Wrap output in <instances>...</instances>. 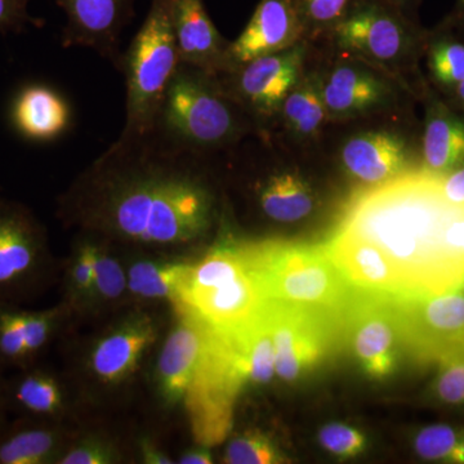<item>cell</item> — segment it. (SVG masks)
Listing matches in <instances>:
<instances>
[{"label":"cell","mask_w":464,"mask_h":464,"mask_svg":"<svg viewBox=\"0 0 464 464\" xmlns=\"http://www.w3.org/2000/svg\"><path fill=\"white\" fill-rule=\"evenodd\" d=\"M200 158L154 130L119 136L58 198V219L121 248L182 255L218 213Z\"/></svg>","instance_id":"cell-1"},{"label":"cell","mask_w":464,"mask_h":464,"mask_svg":"<svg viewBox=\"0 0 464 464\" xmlns=\"http://www.w3.org/2000/svg\"><path fill=\"white\" fill-rule=\"evenodd\" d=\"M432 174L408 177L362 198L343 230L375 244L395 267L402 295L463 289L464 280L442 252L441 232L450 212Z\"/></svg>","instance_id":"cell-2"},{"label":"cell","mask_w":464,"mask_h":464,"mask_svg":"<svg viewBox=\"0 0 464 464\" xmlns=\"http://www.w3.org/2000/svg\"><path fill=\"white\" fill-rule=\"evenodd\" d=\"M246 114L218 74L181 63L168 84L151 130L177 148L203 157L227 148L248 132Z\"/></svg>","instance_id":"cell-3"},{"label":"cell","mask_w":464,"mask_h":464,"mask_svg":"<svg viewBox=\"0 0 464 464\" xmlns=\"http://www.w3.org/2000/svg\"><path fill=\"white\" fill-rule=\"evenodd\" d=\"M266 302L319 311L343 319L353 285L325 246L266 241L240 244Z\"/></svg>","instance_id":"cell-4"},{"label":"cell","mask_w":464,"mask_h":464,"mask_svg":"<svg viewBox=\"0 0 464 464\" xmlns=\"http://www.w3.org/2000/svg\"><path fill=\"white\" fill-rule=\"evenodd\" d=\"M163 316L150 304H130L88 338L76 362V380L90 401L114 398L133 383L164 335Z\"/></svg>","instance_id":"cell-5"},{"label":"cell","mask_w":464,"mask_h":464,"mask_svg":"<svg viewBox=\"0 0 464 464\" xmlns=\"http://www.w3.org/2000/svg\"><path fill=\"white\" fill-rule=\"evenodd\" d=\"M266 304L240 244H219L192 259L179 285L173 310L197 316L215 331L244 328Z\"/></svg>","instance_id":"cell-6"},{"label":"cell","mask_w":464,"mask_h":464,"mask_svg":"<svg viewBox=\"0 0 464 464\" xmlns=\"http://www.w3.org/2000/svg\"><path fill=\"white\" fill-rule=\"evenodd\" d=\"M173 3L152 0L148 16L121 53L118 70L127 87L121 137L140 136L152 130L168 84L181 63L173 27Z\"/></svg>","instance_id":"cell-7"},{"label":"cell","mask_w":464,"mask_h":464,"mask_svg":"<svg viewBox=\"0 0 464 464\" xmlns=\"http://www.w3.org/2000/svg\"><path fill=\"white\" fill-rule=\"evenodd\" d=\"M244 386L231 335L210 328L206 350L183 402L197 444L213 448L228 438L235 404Z\"/></svg>","instance_id":"cell-8"},{"label":"cell","mask_w":464,"mask_h":464,"mask_svg":"<svg viewBox=\"0 0 464 464\" xmlns=\"http://www.w3.org/2000/svg\"><path fill=\"white\" fill-rule=\"evenodd\" d=\"M56 275L44 225L18 201L0 197V306H18Z\"/></svg>","instance_id":"cell-9"},{"label":"cell","mask_w":464,"mask_h":464,"mask_svg":"<svg viewBox=\"0 0 464 464\" xmlns=\"http://www.w3.org/2000/svg\"><path fill=\"white\" fill-rule=\"evenodd\" d=\"M400 338L420 362H436L464 347V288L392 295Z\"/></svg>","instance_id":"cell-10"},{"label":"cell","mask_w":464,"mask_h":464,"mask_svg":"<svg viewBox=\"0 0 464 464\" xmlns=\"http://www.w3.org/2000/svg\"><path fill=\"white\" fill-rule=\"evenodd\" d=\"M276 351V377L297 381L328 355L342 337L341 317L290 304L266 302Z\"/></svg>","instance_id":"cell-11"},{"label":"cell","mask_w":464,"mask_h":464,"mask_svg":"<svg viewBox=\"0 0 464 464\" xmlns=\"http://www.w3.org/2000/svg\"><path fill=\"white\" fill-rule=\"evenodd\" d=\"M342 338L369 377L392 374L402 347L392 295L355 288L344 311Z\"/></svg>","instance_id":"cell-12"},{"label":"cell","mask_w":464,"mask_h":464,"mask_svg":"<svg viewBox=\"0 0 464 464\" xmlns=\"http://www.w3.org/2000/svg\"><path fill=\"white\" fill-rule=\"evenodd\" d=\"M307 47L297 43L288 50L266 54L218 74L232 99L253 118L279 114L284 100L304 74Z\"/></svg>","instance_id":"cell-13"},{"label":"cell","mask_w":464,"mask_h":464,"mask_svg":"<svg viewBox=\"0 0 464 464\" xmlns=\"http://www.w3.org/2000/svg\"><path fill=\"white\" fill-rule=\"evenodd\" d=\"M174 320L161 338L152 387L157 402L167 411L185 402L209 337V326L183 310H173Z\"/></svg>","instance_id":"cell-14"},{"label":"cell","mask_w":464,"mask_h":464,"mask_svg":"<svg viewBox=\"0 0 464 464\" xmlns=\"http://www.w3.org/2000/svg\"><path fill=\"white\" fill-rule=\"evenodd\" d=\"M341 50L378 63H395L411 42L408 24L398 9L377 0H356L350 12L329 30Z\"/></svg>","instance_id":"cell-15"},{"label":"cell","mask_w":464,"mask_h":464,"mask_svg":"<svg viewBox=\"0 0 464 464\" xmlns=\"http://www.w3.org/2000/svg\"><path fill=\"white\" fill-rule=\"evenodd\" d=\"M66 14L61 44L63 48H88L121 63V39L136 14L137 0H56Z\"/></svg>","instance_id":"cell-16"},{"label":"cell","mask_w":464,"mask_h":464,"mask_svg":"<svg viewBox=\"0 0 464 464\" xmlns=\"http://www.w3.org/2000/svg\"><path fill=\"white\" fill-rule=\"evenodd\" d=\"M70 317L63 304L36 311L0 306V366H33Z\"/></svg>","instance_id":"cell-17"},{"label":"cell","mask_w":464,"mask_h":464,"mask_svg":"<svg viewBox=\"0 0 464 464\" xmlns=\"http://www.w3.org/2000/svg\"><path fill=\"white\" fill-rule=\"evenodd\" d=\"M302 34L295 0H261L239 38L228 45V72L255 58L288 50Z\"/></svg>","instance_id":"cell-18"},{"label":"cell","mask_w":464,"mask_h":464,"mask_svg":"<svg viewBox=\"0 0 464 464\" xmlns=\"http://www.w3.org/2000/svg\"><path fill=\"white\" fill-rule=\"evenodd\" d=\"M333 264L353 288L401 295L399 275L387 256L375 244L342 230L325 246Z\"/></svg>","instance_id":"cell-19"},{"label":"cell","mask_w":464,"mask_h":464,"mask_svg":"<svg viewBox=\"0 0 464 464\" xmlns=\"http://www.w3.org/2000/svg\"><path fill=\"white\" fill-rule=\"evenodd\" d=\"M173 27L181 63L215 74L228 72V45L203 0H174Z\"/></svg>","instance_id":"cell-20"},{"label":"cell","mask_w":464,"mask_h":464,"mask_svg":"<svg viewBox=\"0 0 464 464\" xmlns=\"http://www.w3.org/2000/svg\"><path fill=\"white\" fill-rule=\"evenodd\" d=\"M323 94L328 118L343 121L389 105L393 90L386 79L368 69L341 63L324 76Z\"/></svg>","instance_id":"cell-21"},{"label":"cell","mask_w":464,"mask_h":464,"mask_svg":"<svg viewBox=\"0 0 464 464\" xmlns=\"http://www.w3.org/2000/svg\"><path fill=\"white\" fill-rule=\"evenodd\" d=\"M123 252L132 304L150 306L169 304L173 306L192 259L174 253L124 248Z\"/></svg>","instance_id":"cell-22"},{"label":"cell","mask_w":464,"mask_h":464,"mask_svg":"<svg viewBox=\"0 0 464 464\" xmlns=\"http://www.w3.org/2000/svg\"><path fill=\"white\" fill-rule=\"evenodd\" d=\"M408 159L405 140L389 130L356 134L341 150L344 170L366 185H384L398 179Z\"/></svg>","instance_id":"cell-23"},{"label":"cell","mask_w":464,"mask_h":464,"mask_svg":"<svg viewBox=\"0 0 464 464\" xmlns=\"http://www.w3.org/2000/svg\"><path fill=\"white\" fill-rule=\"evenodd\" d=\"M12 123L27 140L50 142L72 127L70 103L60 92L45 84H30L18 92L12 103Z\"/></svg>","instance_id":"cell-24"},{"label":"cell","mask_w":464,"mask_h":464,"mask_svg":"<svg viewBox=\"0 0 464 464\" xmlns=\"http://www.w3.org/2000/svg\"><path fill=\"white\" fill-rule=\"evenodd\" d=\"M75 435L65 422L25 417L0 433V464H57Z\"/></svg>","instance_id":"cell-25"},{"label":"cell","mask_w":464,"mask_h":464,"mask_svg":"<svg viewBox=\"0 0 464 464\" xmlns=\"http://www.w3.org/2000/svg\"><path fill=\"white\" fill-rule=\"evenodd\" d=\"M7 406L26 418L65 422L69 392L60 377L47 369L29 366L5 383Z\"/></svg>","instance_id":"cell-26"},{"label":"cell","mask_w":464,"mask_h":464,"mask_svg":"<svg viewBox=\"0 0 464 464\" xmlns=\"http://www.w3.org/2000/svg\"><path fill=\"white\" fill-rule=\"evenodd\" d=\"M253 195L262 215L279 224H295L315 210V191L297 172L277 170L253 183Z\"/></svg>","instance_id":"cell-27"},{"label":"cell","mask_w":464,"mask_h":464,"mask_svg":"<svg viewBox=\"0 0 464 464\" xmlns=\"http://www.w3.org/2000/svg\"><path fill=\"white\" fill-rule=\"evenodd\" d=\"M93 235V234H91ZM96 277L85 317L111 316L130 306L123 248L96 237Z\"/></svg>","instance_id":"cell-28"},{"label":"cell","mask_w":464,"mask_h":464,"mask_svg":"<svg viewBox=\"0 0 464 464\" xmlns=\"http://www.w3.org/2000/svg\"><path fill=\"white\" fill-rule=\"evenodd\" d=\"M228 334L237 348V362L246 384L264 386L270 383L276 377V351L266 304L253 322Z\"/></svg>","instance_id":"cell-29"},{"label":"cell","mask_w":464,"mask_h":464,"mask_svg":"<svg viewBox=\"0 0 464 464\" xmlns=\"http://www.w3.org/2000/svg\"><path fill=\"white\" fill-rule=\"evenodd\" d=\"M423 158L432 176H444L464 164V121L447 110H432L423 137Z\"/></svg>","instance_id":"cell-30"},{"label":"cell","mask_w":464,"mask_h":464,"mask_svg":"<svg viewBox=\"0 0 464 464\" xmlns=\"http://www.w3.org/2000/svg\"><path fill=\"white\" fill-rule=\"evenodd\" d=\"M324 76L304 74L284 100L279 114L284 127L298 139H313L328 118L323 94Z\"/></svg>","instance_id":"cell-31"},{"label":"cell","mask_w":464,"mask_h":464,"mask_svg":"<svg viewBox=\"0 0 464 464\" xmlns=\"http://www.w3.org/2000/svg\"><path fill=\"white\" fill-rule=\"evenodd\" d=\"M96 277V239L78 232L63 265V304L72 317H85Z\"/></svg>","instance_id":"cell-32"},{"label":"cell","mask_w":464,"mask_h":464,"mask_svg":"<svg viewBox=\"0 0 464 464\" xmlns=\"http://www.w3.org/2000/svg\"><path fill=\"white\" fill-rule=\"evenodd\" d=\"M415 453L432 462L464 464V430L449 424L423 427L414 436Z\"/></svg>","instance_id":"cell-33"},{"label":"cell","mask_w":464,"mask_h":464,"mask_svg":"<svg viewBox=\"0 0 464 464\" xmlns=\"http://www.w3.org/2000/svg\"><path fill=\"white\" fill-rule=\"evenodd\" d=\"M124 460V449L118 440L101 432H76L57 464H118Z\"/></svg>","instance_id":"cell-34"},{"label":"cell","mask_w":464,"mask_h":464,"mask_svg":"<svg viewBox=\"0 0 464 464\" xmlns=\"http://www.w3.org/2000/svg\"><path fill=\"white\" fill-rule=\"evenodd\" d=\"M224 463L282 464L288 458L274 444L273 440L259 430H246L234 436L225 449Z\"/></svg>","instance_id":"cell-35"},{"label":"cell","mask_w":464,"mask_h":464,"mask_svg":"<svg viewBox=\"0 0 464 464\" xmlns=\"http://www.w3.org/2000/svg\"><path fill=\"white\" fill-rule=\"evenodd\" d=\"M304 33L329 32L346 16L356 0H295Z\"/></svg>","instance_id":"cell-36"},{"label":"cell","mask_w":464,"mask_h":464,"mask_svg":"<svg viewBox=\"0 0 464 464\" xmlns=\"http://www.w3.org/2000/svg\"><path fill=\"white\" fill-rule=\"evenodd\" d=\"M433 395L448 405H464V347L438 362Z\"/></svg>","instance_id":"cell-37"},{"label":"cell","mask_w":464,"mask_h":464,"mask_svg":"<svg viewBox=\"0 0 464 464\" xmlns=\"http://www.w3.org/2000/svg\"><path fill=\"white\" fill-rule=\"evenodd\" d=\"M430 69L433 78L445 87H457L464 81V45L441 39L430 51Z\"/></svg>","instance_id":"cell-38"},{"label":"cell","mask_w":464,"mask_h":464,"mask_svg":"<svg viewBox=\"0 0 464 464\" xmlns=\"http://www.w3.org/2000/svg\"><path fill=\"white\" fill-rule=\"evenodd\" d=\"M319 442L328 453L340 459H350L362 454L366 448L364 433L355 427L340 422L325 424L319 431Z\"/></svg>","instance_id":"cell-39"},{"label":"cell","mask_w":464,"mask_h":464,"mask_svg":"<svg viewBox=\"0 0 464 464\" xmlns=\"http://www.w3.org/2000/svg\"><path fill=\"white\" fill-rule=\"evenodd\" d=\"M33 0H0V34L23 33L27 27L41 29L44 20L30 14Z\"/></svg>","instance_id":"cell-40"},{"label":"cell","mask_w":464,"mask_h":464,"mask_svg":"<svg viewBox=\"0 0 464 464\" xmlns=\"http://www.w3.org/2000/svg\"><path fill=\"white\" fill-rule=\"evenodd\" d=\"M440 197L448 206L464 210V168L436 176Z\"/></svg>","instance_id":"cell-41"},{"label":"cell","mask_w":464,"mask_h":464,"mask_svg":"<svg viewBox=\"0 0 464 464\" xmlns=\"http://www.w3.org/2000/svg\"><path fill=\"white\" fill-rule=\"evenodd\" d=\"M140 459L145 464H173L176 460L154 439L142 436L137 442Z\"/></svg>","instance_id":"cell-42"},{"label":"cell","mask_w":464,"mask_h":464,"mask_svg":"<svg viewBox=\"0 0 464 464\" xmlns=\"http://www.w3.org/2000/svg\"><path fill=\"white\" fill-rule=\"evenodd\" d=\"M213 462L215 460H213L212 453H210V448L200 444L183 451L179 460H177V463L179 464H212Z\"/></svg>","instance_id":"cell-43"},{"label":"cell","mask_w":464,"mask_h":464,"mask_svg":"<svg viewBox=\"0 0 464 464\" xmlns=\"http://www.w3.org/2000/svg\"><path fill=\"white\" fill-rule=\"evenodd\" d=\"M5 408H7V402H5V383L0 380V433L5 430V424H3L5 415H3V413H5Z\"/></svg>","instance_id":"cell-44"},{"label":"cell","mask_w":464,"mask_h":464,"mask_svg":"<svg viewBox=\"0 0 464 464\" xmlns=\"http://www.w3.org/2000/svg\"><path fill=\"white\" fill-rule=\"evenodd\" d=\"M377 2L383 3V5H389L391 8L398 9V11L402 12V9L411 5L413 0H377Z\"/></svg>","instance_id":"cell-45"},{"label":"cell","mask_w":464,"mask_h":464,"mask_svg":"<svg viewBox=\"0 0 464 464\" xmlns=\"http://www.w3.org/2000/svg\"><path fill=\"white\" fill-rule=\"evenodd\" d=\"M457 96L458 100L462 102V105L464 106V81L460 82L459 84L457 85Z\"/></svg>","instance_id":"cell-46"},{"label":"cell","mask_w":464,"mask_h":464,"mask_svg":"<svg viewBox=\"0 0 464 464\" xmlns=\"http://www.w3.org/2000/svg\"><path fill=\"white\" fill-rule=\"evenodd\" d=\"M457 12L458 16H459L460 20L464 21V0H458Z\"/></svg>","instance_id":"cell-47"}]
</instances>
